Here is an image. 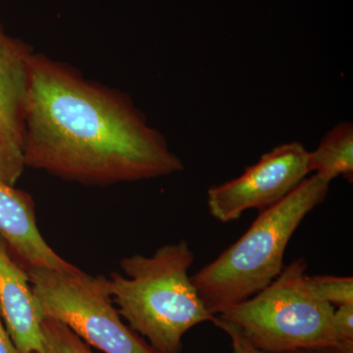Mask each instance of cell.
<instances>
[{
    "label": "cell",
    "mask_w": 353,
    "mask_h": 353,
    "mask_svg": "<svg viewBox=\"0 0 353 353\" xmlns=\"http://www.w3.org/2000/svg\"><path fill=\"white\" fill-rule=\"evenodd\" d=\"M194 253L185 241L160 248L152 256L134 254L120 261L122 274L108 278L120 315L160 353H179L189 330L213 322L190 276Z\"/></svg>",
    "instance_id": "obj_2"
},
{
    "label": "cell",
    "mask_w": 353,
    "mask_h": 353,
    "mask_svg": "<svg viewBox=\"0 0 353 353\" xmlns=\"http://www.w3.org/2000/svg\"><path fill=\"white\" fill-rule=\"evenodd\" d=\"M22 266V265H21ZM43 318L57 320L104 353H160L121 320L108 278L81 269L22 266Z\"/></svg>",
    "instance_id": "obj_5"
},
{
    "label": "cell",
    "mask_w": 353,
    "mask_h": 353,
    "mask_svg": "<svg viewBox=\"0 0 353 353\" xmlns=\"http://www.w3.org/2000/svg\"><path fill=\"white\" fill-rule=\"evenodd\" d=\"M43 353H92L85 341L57 320L43 318Z\"/></svg>",
    "instance_id": "obj_11"
},
{
    "label": "cell",
    "mask_w": 353,
    "mask_h": 353,
    "mask_svg": "<svg viewBox=\"0 0 353 353\" xmlns=\"http://www.w3.org/2000/svg\"><path fill=\"white\" fill-rule=\"evenodd\" d=\"M333 323L338 341H353V303L334 308Z\"/></svg>",
    "instance_id": "obj_15"
},
{
    "label": "cell",
    "mask_w": 353,
    "mask_h": 353,
    "mask_svg": "<svg viewBox=\"0 0 353 353\" xmlns=\"http://www.w3.org/2000/svg\"><path fill=\"white\" fill-rule=\"evenodd\" d=\"M309 173L316 174L331 183L343 176L353 180V124L339 123L325 134L319 145L308 152Z\"/></svg>",
    "instance_id": "obj_10"
},
{
    "label": "cell",
    "mask_w": 353,
    "mask_h": 353,
    "mask_svg": "<svg viewBox=\"0 0 353 353\" xmlns=\"http://www.w3.org/2000/svg\"><path fill=\"white\" fill-rule=\"evenodd\" d=\"M0 236L22 266L71 272L78 269L50 248L39 233L31 194L0 182Z\"/></svg>",
    "instance_id": "obj_7"
},
{
    "label": "cell",
    "mask_w": 353,
    "mask_h": 353,
    "mask_svg": "<svg viewBox=\"0 0 353 353\" xmlns=\"http://www.w3.org/2000/svg\"><path fill=\"white\" fill-rule=\"evenodd\" d=\"M0 309L7 331L22 353H43V316L27 272L0 236Z\"/></svg>",
    "instance_id": "obj_8"
},
{
    "label": "cell",
    "mask_w": 353,
    "mask_h": 353,
    "mask_svg": "<svg viewBox=\"0 0 353 353\" xmlns=\"http://www.w3.org/2000/svg\"><path fill=\"white\" fill-rule=\"evenodd\" d=\"M329 350L331 353H353V341H338Z\"/></svg>",
    "instance_id": "obj_17"
},
{
    "label": "cell",
    "mask_w": 353,
    "mask_h": 353,
    "mask_svg": "<svg viewBox=\"0 0 353 353\" xmlns=\"http://www.w3.org/2000/svg\"><path fill=\"white\" fill-rule=\"evenodd\" d=\"M308 150L297 141L265 153L234 180L211 187L208 208L222 223L240 219L250 209L263 211L296 189L309 173Z\"/></svg>",
    "instance_id": "obj_6"
},
{
    "label": "cell",
    "mask_w": 353,
    "mask_h": 353,
    "mask_svg": "<svg viewBox=\"0 0 353 353\" xmlns=\"http://www.w3.org/2000/svg\"><path fill=\"white\" fill-rule=\"evenodd\" d=\"M212 323L215 326H217L218 328L222 330V331H224L228 334L230 340H231L233 353H267L252 345L245 338V334L241 333V330L236 328L231 323L223 321L217 316H215L214 321Z\"/></svg>",
    "instance_id": "obj_14"
},
{
    "label": "cell",
    "mask_w": 353,
    "mask_h": 353,
    "mask_svg": "<svg viewBox=\"0 0 353 353\" xmlns=\"http://www.w3.org/2000/svg\"><path fill=\"white\" fill-rule=\"evenodd\" d=\"M284 353H331L328 347H309L299 348V350H292Z\"/></svg>",
    "instance_id": "obj_18"
},
{
    "label": "cell",
    "mask_w": 353,
    "mask_h": 353,
    "mask_svg": "<svg viewBox=\"0 0 353 353\" xmlns=\"http://www.w3.org/2000/svg\"><path fill=\"white\" fill-rule=\"evenodd\" d=\"M306 270L305 259L294 260L259 294L217 317L240 329L252 345L267 353L336 345L334 307L311 289Z\"/></svg>",
    "instance_id": "obj_4"
},
{
    "label": "cell",
    "mask_w": 353,
    "mask_h": 353,
    "mask_svg": "<svg viewBox=\"0 0 353 353\" xmlns=\"http://www.w3.org/2000/svg\"><path fill=\"white\" fill-rule=\"evenodd\" d=\"M32 55L27 44L0 25V123L22 148Z\"/></svg>",
    "instance_id": "obj_9"
},
{
    "label": "cell",
    "mask_w": 353,
    "mask_h": 353,
    "mask_svg": "<svg viewBox=\"0 0 353 353\" xmlns=\"http://www.w3.org/2000/svg\"><path fill=\"white\" fill-rule=\"evenodd\" d=\"M0 353H22L16 347L10 334L7 331L6 323L2 317L1 309H0Z\"/></svg>",
    "instance_id": "obj_16"
},
{
    "label": "cell",
    "mask_w": 353,
    "mask_h": 353,
    "mask_svg": "<svg viewBox=\"0 0 353 353\" xmlns=\"http://www.w3.org/2000/svg\"><path fill=\"white\" fill-rule=\"evenodd\" d=\"M330 183L313 174L284 199L260 211L236 243L192 276L214 316L264 290L285 268L290 239L304 218L327 199Z\"/></svg>",
    "instance_id": "obj_3"
},
{
    "label": "cell",
    "mask_w": 353,
    "mask_h": 353,
    "mask_svg": "<svg viewBox=\"0 0 353 353\" xmlns=\"http://www.w3.org/2000/svg\"><path fill=\"white\" fill-rule=\"evenodd\" d=\"M26 167L106 185L183 170L161 132L126 94L34 53L26 101Z\"/></svg>",
    "instance_id": "obj_1"
},
{
    "label": "cell",
    "mask_w": 353,
    "mask_h": 353,
    "mask_svg": "<svg viewBox=\"0 0 353 353\" xmlns=\"http://www.w3.org/2000/svg\"><path fill=\"white\" fill-rule=\"evenodd\" d=\"M25 168L22 145L0 123V182L15 185Z\"/></svg>",
    "instance_id": "obj_12"
},
{
    "label": "cell",
    "mask_w": 353,
    "mask_h": 353,
    "mask_svg": "<svg viewBox=\"0 0 353 353\" xmlns=\"http://www.w3.org/2000/svg\"><path fill=\"white\" fill-rule=\"evenodd\" d=\"M308 284L316 294L334 307L353 303V278L341 276H307Z\"/></svg>",
    "instance_id": "obj_13"
}]
</instances>
